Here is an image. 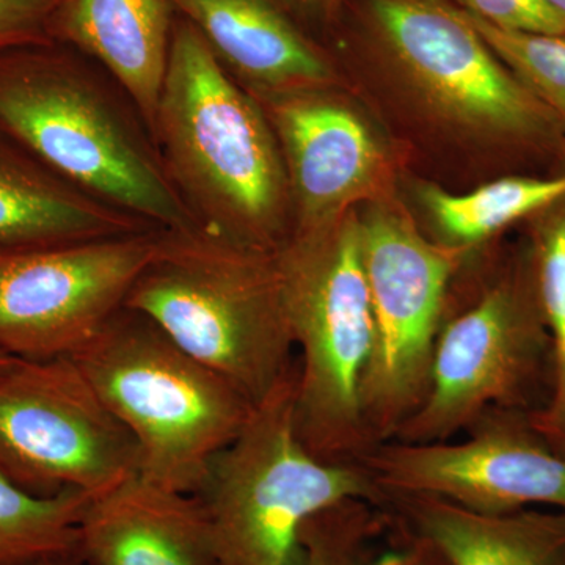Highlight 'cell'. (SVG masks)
Segmentation results:
<instances>
[{"label":"cell","mask_w":565,"mask_h":565,"mask_svg":"<svg viewBox=\"0 0 565 565\" xmlns=\"http://www.w3.org/2000/svg\"><path fill=\"white\" fill-rule=\"evenodd\" d=\"M546 373L552 343L531 263L440 330L426 396L392 440L445 441L490 411H522Z\"/></svg>","instance_id":"cell-10"},{"label":"cell","mask_w":565,"mask_h":565,"mask_svg":"<svg viewBox=\"0 0 565 565\" xmlns=\"http://www.w3.org/2000/svg\"><path fill=\"white\" fill-rule=\"evenodd\" d=\"M114 85L57 43L2 52L0 132L74 188L152 228H200L147 122Z\"/></svg>","instance_id":"cell-2"},{"label":"cell","mask_w":565,"mask_h":565,"mask_svg":"<svg viewBox=\"0 0 565 565\" xmlns=\"http://www.w3.org/2000/svg\"><path fill=\"white\" fill-rule=\"evenodd\" d=\"M151 136L200 228L270 253L288 239L291 196L273 126L180 14Z\"/></svg>","instance_id":"cell-1"},{"label":"cell","mask_w":565,"mask_h":565,"mask_svg":"<svg viewBox=\"0 0 565 565\" xmlns=\"http://www.w3.org/2000/svg\"><path fill=\"white\" fill-rule=\"evenodd\" d=\"M58 0H0V54L52 44L50 21Z\"/></svg>","instance_id":"cell-25"},{"label":"cell","mask_w":565,"mask_h":565,"mask_svg":"<svg viewBox=\"0 0 565 565\" xmlns=\"http://www.w3.org/2000/svg\"><path fill=\"white\" fill-rule=\"evenodd\" d=\"M252 95L330 90L337 70L282 0H170Z\"/></svg>","instance_id":"cell-14"},{"label":"cell","mask_w":565,"mask_h":565,"mask_svg":"<svg viewBox=\"0 0 565 565\" xmlns=\"http://www.w3.org/2000/svg\"><path fill=\"white\" fill-rule=\"evenodd\" d=\"M280 147L292 230L318 228L356 204L388 199L390 152L362 115L329 90L253 95Z\"/></svg>","instance_id":"cell-13"},{"label":"cell","mask_w":565,"mask_h":565,"mask_svg":"<svg viewBox=\"0 0 565 565\" xmlns=\"http://www.w3.org/2000/svg\"><path fill=\"white\" fill-rule=\"evenodd\" d=\"M297 364L296 426L326 462L359 463L371 449L362 386L374 345L360 214L291 232L275 252Z\"/></svg>","instance_id":"cell-4"},{"label":"cell","mask_w":565,"mask_h":565,"mask_svg":"<svg viewBox=\"0 0 565 565\" xmlns=\"http://www.w3.org/2000/svg\"><path fill=\"white\" fill-rule=\"evenodd\" d=\"M32 565H85L84 561L77 553H71V555L52 556L46 559H41L39 563Z\"/></svg>","instance_id":"cell-28"},{"label":"cell","mask_w":565,"mask_h":565,"mask_svg":"<svg viewBox=\"0 0 565 565\" xmlns=\"http://www.w3.org/2000/svg\"><path fill=\"white\" fill-rule=\"evenodd\" d=\"M565 22V0H539Z\"/></svg>","instance_id":"cell-29"},{"label":"cell","mask_w":565,"mask_h":565,"mask_svg":"<svg viewBox=\"0 0 565 565\" xmlns=\"http://www.w3.org/2000/svg\"><path fill=\"white\" fill-rule=\"evenodd\" d=\"M71 359L139 446L141 478L178 492L200 489L256 407L128 308Z\"/></svg>","instance_id":"cell-5"},{"label":"cell","mask_w":565,"mask_h":565,"mask_svg":"<svg viewBox=\"0 0 565 565\" xmlns=\"http://www.w3.org/2000/svg\"><path fill=\"white\" fill-rule=\"evenodd\" d=\"M170 0H58L52 41L95 58L154 125L174 25Z\"/></svg>","instance_id":"cell-16"},{"label":"cell","mask_w":565,"mask_h":565,"mask_svg":"<svg viewBox=\"0 0 565 565\" xmlns=\"http://www.w3.org/2000/svg\"><path fill=\"white\" fill-rule=\"evenodd\" d=\"M88 501L77 492L33 493L0 467V565H32L77 553Z\"/></svg>","instance_id":"cell-20"},{"label":"cell","mask_w":565,"mask_h":565,"mask_svg":"<svg viewBox=\"0 0 565 565\" xmlns=\"http://www.w3.org/2000/svg\"><path fill=\"white\" fill-rule=\"evenodd\" d=\"M360 228L374 316L362 386L373 448L392 440L426 396L446 292L467 248L427 241L390 196L367 204Z\"/></svg>","instance_id":"cell-8"},{"label":"cell","mask_w":565,"mask_h":565,"mask_svg":"<svg viewBox=\"0 0 565 565\" xmlns=\"http://www.w3.org/2000/svg\"><path fill=\"white\" fill-rule=\"evenodd\" d=\"M152 228L74 188L0 132V248H39Z\"/></svg>","instance_id":"cell-17"},{"label":"cell","mask_w":565,"mask_h":565,"mask_svg":"<svg viewBox=\"0 0 565 565\" xmlns=\"http://www.w3.org/2000/svg\"><path fill=\"white\" fill-rule=\"evenodd\" d=\"M370 565H449L427 539L404 526L388 548L371 556Z\"/></svg>","instance_id":"cell-26"},{"label":"cell","mask_w":565,"mask_h":565,"mask_svg":"<svg viewBox=\"0 0 565 565\" xmlns=\"http://www.w3.org/2000/svg\"><path fill=\"white\" fill-rule=\"evenodd\" d=\"M13 359H17V356H11L9 353L0 351V367L7 366Z\"/></svg>","instance_id":"cell-30"},{"label":"cell","mask_w":565,"mask_h":565,"mask_svg":"<svg viewBox=\"0 0 565 565\" xmlns=\"http://www.w3.org/2000/svg\"><path fill=\"white\" fill-rule=\"evenodd\" d=\"M565 199V174L556 178L511 177L456 195L437 185H423L419 200L446 243L470 248L505 226L542 212Z\"/></svg>","instance_id":"cell-19"},{"label":"cell","mask_w":565,"mask_h":565,"mask_svg":"<svg viewBox=\"0 0 565 565\" xmlns=\"http://www.w3.org/2000/svg\"><path fill=\"white\" fill-rule=\"evenodd\" d=\"M85 565H215L206 509L195 493L134 476L90 498L79 523Z\"/></svg>","instance_id":"cell-15"},{"label":"cell","mask_w":565,"mask_h":565,"mask_svg":"<svg viewBox=\"0 0 565 565\" xmlns=\"http://www.w3.org/2000/svg\"><path fill=\"white\" fill-rule=\"evenodd\" d=\"M545 212L531 263L552 343V390L545 407L530 416L535 429L565 452V199Z\"/></svg>","instance_id":"cell-21"},{"label":"cell","mask_w":565,"mask_h":565,"mask_svg":"<svg viewBox=\"0 0 565 565\" xmlns=\"http://www.w3.org/2000/svg\"><path fill=\"white\" fill-rule=\"evenodd\" d=\"M465 14L516 79L565 125V33L508 31Z\"/></svg>","instance_id":"cell-22"},{"label":"cell","mask_w":565,"mask_h":565,"mask_svg":"<svg viewBox=\"0 0 565 565\" xmlns=\"http://www.w3.org/2000/svg\"><path fill=\"white\" fill-rule=\"evenodd\" d=\"M340 14L355 21L371 54L465 131L533 140L559 122L452 0H345Z\"/></svg>","instance_id":"cell-7"},{"label":"cell","mask_w":565,"mask_h":565,"mask_svg":"<svg viewBox=\"0 0 565 565\" xmlns=\"http://www.w3.org/2000/svg\"><path fill=\"white\" fill-rule=\"evenodd\" d=\"M0 467L39 494L96 498L140 473L139 446L71 356L0 367Z\"/></svg>","instance_id":"cell-9"},{"label":"cell","mask_w":565,"mask_h":565,"mask_svg":"<svg viewBox=\"0 0 565 565\" xmlns=\"http://www.w3.org/2000/svg\"><path fill=\"white\" fill-rule=\"evenodd\" d=\"M297 364L212 460L195 494L206 509L215 565H302L311 516L344 501L384 500L360 463L326 462L296 426Z\"/></svg>","instance_id":"cell-6"},{"label":"cell","mask_w":565,"mask_h":565,"mask_svg":"<svg viewBox=\"0 0 565 565\" xmlns=\"http://www.w3.org/2000/svg\"><path fill=\"white\" fill-rule=\"evenodd\" d=\"M460 9L494 28L533 33H565V22L539 0H456Z\"/></svg>","instance_id":"cell-24"},{"label":"cell","mask_w":565,"mask_h":565,"mask_svg":"<svg viewBox=\"0 0 565 565\" xmlns=\"http://www.w3.org/2000/svg\"><path fill=\"white\" fill-rule=\"evenodd\" d=\"M520 411H490L463 441L374 445L359 460L384 500L434 497L486 514L565 512V452Z\"/></svg>","instance_id":"cell-12"},{"label":"cell","mask_w":565,"mask_h":565,"mask_svg":"<svg viewBox=\"0 0 565 565\" xmlns=\"http://www.w3.org/2000/svg\"><path fill=\"white\" fill-rule=\"evenodd\" d=\"M125 308L150 319L253 405L294 367L275 253L203 228L162 232Z\"/></svg>","instance_id":"cell-3"},{"label":"cell","mask_w":565,"mask_h":565,"mask_svg":"<svg viewBox=\"0 0 565 565\" xmlns=\"http://www.w3.org/2000/svg\"><path fill=\"white\" fill-rule=\"evenodd\" d=\"M163 230L39 248H0V351L74 355L125 308Z\"/></svg>","instance_id":"cell-11"},{"label":"cell","mask_w":565,"mask_h":565,"mask_svg":"<svg viewBox=\"0 0 565 565\" xmlns=\"http://www.w3.org/2000/svg\"><path fill=\"white\" fill-rule=\"evenodd\" d=\"M374 505L349 500L311 516L300 535L302 565H370L381 527Z\"/></svg>","instance_id":"cell-23"},{"label":"cell","mask_w":565,"mask_h":565,"mask_svg":"<svg viewBox=\"0 0 565 565\" xmlns=\"http://www.w3.org/2000/svg\"><path fill=\"white\" fill-rule=\"evenodd\" d=\"M297 18L334 28L345 0H282Z\"/></svg>","instance_id":"cell-27"},{"label":"cell","mask_w":565,"mask_h":565,"mask_svg":"<svg viewBox=\"0 0 565 565\" xmlns=\"http://www.w3.org/2000/svg\"><path fill=\"white\" fill-rule=\"evenodd\" d=\"M405 526L449 565H565V512L486 514L434 497L393 498Z\"/></svg>","instance_id":"cell-18"}]
</instances>
